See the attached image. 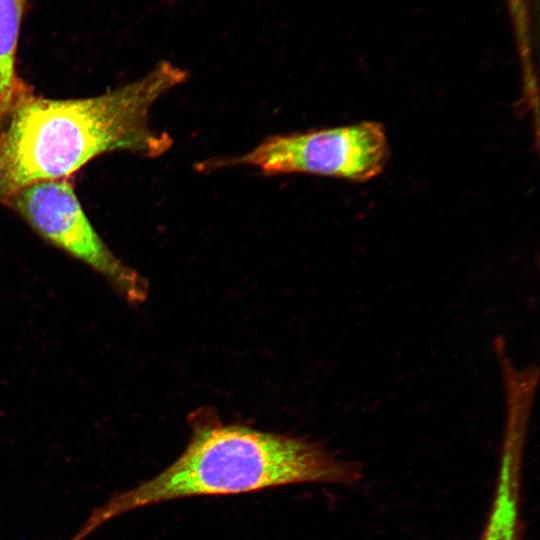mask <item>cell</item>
<instances>
[{
    "instance_id": "52a82bcc",
    "label": "cell",
    "mask_w": 540,
    "mask_h": 540,
    "mask_svg": "<svg viewBox=\"0 0 540 540\" xmlns=\"http://www.w3.org/2000/svg\"><path fill=\"white\" fill-rule=\"evenodd\" d=\"M509 5L516 23L517 31H523L527 28V1L509 0Z\"/></svg>"
},
{
    "instance_id": "3957f363",
    "label": "cell",
    "mask_w": 540,
    "mask_h": 540,
    "mask_svg": "<svg viewBox=\"0 0 540 540\" xmlns=\"http://www.w3.org/2000/svg\"><path fill=\"white\" fill-rule=\"evenodd\" d=\"M389 156L383 126L365 121L269 136L244 154L210 158L196 168L212 172L245 166L266 175L309 174L366 182L382 173Z\"/></svg>"
},
{
    "instance_id": "6da1fadb",
    "label": "cell",
    "mask_w": 540,
    "mask_h": 540,
    "mask_svg": "<svg viewBox=\"0 0 540 540\" xmlns=\"http://www.w3.org/2000/svg\"><path fill=\"white\" fill-rule=\"evenodd\" d=\"M187 79L185 69L162 60L143 77L91 97L47 98L26 85L0 129V204L31 184L67 179L106 153H167L173 139L151 127L150 112Z\"/></svg>"
},
{
    "instance_id": "7a4b0ae2",
    "label": "cell",
    "mask_w": 540,
    "mask_h": 540,
    "mask_svg": "<svg viewBox=\"0 0 540 540\" xmlns=\"http://www.w3.org/2000/svg\"><path fill=\"white\" fill-rule=\"evenodd\" d=\"M181 455L156 476L116 492L94 508L69 540L139 508L192 496L236 495L301 483L349 484L355 466L304 438L223 424L211 411L190 418Z\"/></svg>"
},
{
    "instance_id": "277c9868",
    "label": "cell",
    "mask_w": 540,
    "mask_h": 540,
    "mask_svg": "<svg viewBox=\"0 0 540 540\" xmlns=\"http://www.w3.org/2000/svg\"><path fill=\"white\" fill-rule=\"evenodd\" d=\"M4 205L46 242L103 276L126 300L140 303L146 299V280L103 241L67 179L26 186L9 197Z\"/></svg>"
},
{
    "instance_id": "5b68a950",
    "label": "cell",
    "mask_w": 540,
    "mask_h": 540,
    "mask_svg": "<svg viewBox=\"0 0 540 540\" xmlns=\"http://www.w3.org/2000/svg\"><path fill=\"white\" fill-rule=\"evenodd\" d=\"M526 432L517 426L503 431L500 464L490 513L479 540L520 539V476Z\"/></svg>"
},
{
    "instance_id": "8992f818",
    "label": "cell",
    "mask_w": 540,
    "mask_h": 540,
    "mask_svg": "<svg viewBox=\"0 0 540 540\" xmlns=\"http://www.w3.org/2000/svg\"><path fill=\"white\" fill-rule=\"evenodd\" d=\"M28 0H0V129L18 93L17 52Z\"/></svg>"
}]
</instances>
